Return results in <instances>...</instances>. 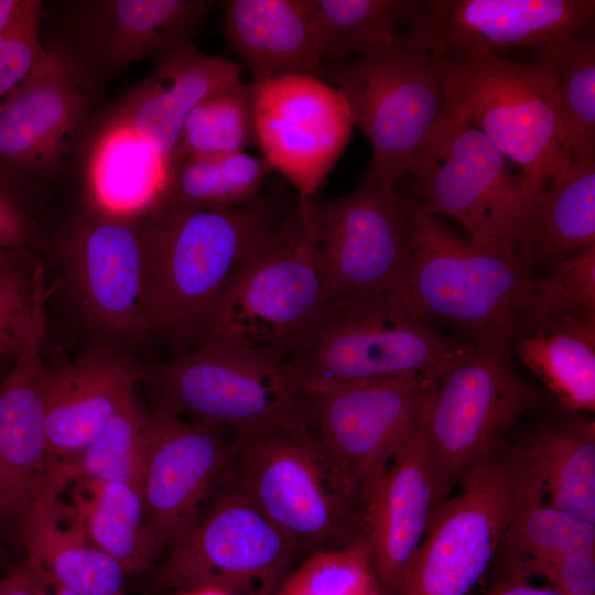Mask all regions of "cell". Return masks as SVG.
I'll use <instances>...</instances> for the list:
<instances>
[{
    "instance_id": "48",
    "label": "cell",
    "mask_w": 595,
    "mask_h": 595,
    "mask_svg": "<svg viewBox=\"0 0 595 595\" xmlns=\"http://www.w3.org/2000/svg\"><path fill=\"white\" fill-rule=\"evenodd\" d=\"M8 372L9 370L8 371L2 370V368L0 367V386L3 382L4 378L7 377Z\"/></svg>"
},
{
    "instance_id": "28",
    "label": "cell",
    "mask_w": 595,
    "mask_h": 595,
    "mask_svg": "<svg viewBox=\"0 0 595 595\" xmlns=\"http://www.w3.org/2000/svg\"><path fill=\"white\" fill-rule=\"evenodd\" d=\"M595 247V156L564 161L539 192L517 246L530 269L550 273L563 260Z\"/></svg>"
},
{
    "instance_id": "10",
    "label": "cell",
    "mask_w": 595,
    "mask_h": 595,
    "mask_svg": "<svg viewBox=\"0 0 595 595\" xmlns=\"http://www.w3.org/2000/svg\"><path fill=\"white\" fill-rule=\"evenodd\" d=\"M324 65L353 126L371 144L368 175L396 188L444 115L445 98L432 54L408 44L402 35L383 51Z\"/></svg>"
},
{
    "instance_id": "26",
    "label": "cell",
    "mask_w": 595,
    "mask_h": 595,
    "mask_svg": "<svg viewBox=\"0 0 595 595\" xmlns=\"http://www.w3.org/2000/svg\"><path fill=\"white\" fill-rule=\"evenodd\" d=\"M223 33L252 83L283 76L326 78L312 0L221 2Z\"/></svg>"
},
{
    "instance_id": "18",
    "label": "cell",
    "mask_w": 595,
    "mask_h": 595,
    "mask_svg": "<svg viewBox=\"0 0 595 595\" xmlns=\"http://www.w3.org/2000/svg\"><path fill=\"white\" fill-rule=\"evenodd\" d=\"M144 217L96 212L75 224L62 249L65 281L84 316L119 337L150 333L143 307Z\"/></svg>"
},
{
    "instance_id": "25",
    "label": "cell",
    "mask_w": 595,
    "mask_h": 595,
    "mask_svg": "<svg viewBox=\"0 0 595 595\" xmlns=\"http://www.w3.org/2000/svg\"><path fill=\"white\" fill-rule=\"evenodd\" d=\"M64 489L47 463L22 526L24 566L79 595H117L122 592L125 573L90 542L69 504L62 499Z\"/></svg>"
},
{
    "instance_id": "3",
    "label": "cell",
    "mask_w": 595,
    "mask_h": 595,
    "mask_svg": "<svg viewBox=\"0 0 595 595\" xmlns=\"http://www.w3.org/2000/svg\"><path fill=\"white\" fill-rule=\"evenodd\" d=\"M472 346L439 332L390 293L328 301L286 359L311 393L405 376L439 381Z\"/></svg>"
},
{
    "instance_id": "24",
    "label": "cell",
    "mask_w": 595,
    "mask_h": 595,
    "mask_svg": "<svg viewBox=\"0 0 595 595\" xmlns=\"http://www.w3.org/2000/svg\"><path fill=\"white\" fill-rule=\"evenodd\" d=\"M145 367L121 354L90 351L48 369L45 433L50 459L79 453L144 380Z\"/></svg>"
},
{
    "instance_id": "23",
    "label": "cell",
    "mask_w": 595,
    "mask_h": 595,
    "mask_svg": "<svg viewBox=\"0 0 595 595\" xmlns=\"http://www.w3.org/2000/svg\"><path fill=\"white\" fill-rule=\"evenodd\" d=\"M156 63L154 73L106 121L160 155L173 173L186 117L205 97L241 83L244 66L223 56L204 55L192 42Z\"/></svg>"
},
{
    "instance_id": "44",
    "label": "cell",
    "mask_w": 595,
    "mask_h": 595,
    "mask_svg": "<svg viewBox=\"0 0 595 595\" xmlns=\"http://www.w3.org/2000/svg\"><path fill=\"white\" fill-rule=\"evenodd\" d=\"M0 595H37L34 578L24 565L0 578Z\"/></svg>"
},
{
    "instance_id": "27",
    "label": "cell",
    "mask_w": 595,
    "mask_h": 595,
    "mask_svg": "<svg viewBox=\"0 0 595 595\" xmlns=\"http://www.w3.org/2000/svg\"><path fill=\"white\" fill-rule=\"evenodd\" d=\"M213 2L101 0L82 6L78 31L96 62L108 68L143 58L156 62L192 42Z\"/></svg>"
},
{
    "instance_id": "36",
    "label": "cell",
    "mask_w": 595,
    "mask_h": 595,
    "mask_svg": "<svg viewBox=\"0 0 595 595\" xmlns=\"http://www.w3.org/2000/svg\"><path fill=\"white\" fill-rule=\"evenodd\" d=\"M556 74L563 145L573 160L595 156V40L593 34L538 47Z\"/></svg>"
},
{
    "instance_id": "42",
    "label": "cell",
    "mask_w": 595,
    "mask_h": 595,
    "mask_svg": "<svg viewBox=\"0 0 595 595\" xmlns=\"http://www.w3.org/2000/svg\"><path fill=\"white\" fill-rule=\"evenodd\" d=\"M18 187L0 171V253L24 249L30 237L26 217L15 196Z\"/></svg>"
},
{
    "instance_id": "16",
    "label": "cell",
    "mask_w": 595,
    "mask_h": 595,
    "mask_svg": "<svg viewBox=\"0 0 595 595\" xmlns=\"http://www.w3.org/2000/svg\"><path fill=\"white\" fill-rule=\"evenodd\" d=\"M594 22V0H413L402 26L429 53H502L593 34Z\"/></svg>"
},
{
    "instance_id": "9",
    "label": "cell",
    "mask_w": 595,
    "mask_h": 595,
    "mask_svg": "<svg viewBox=\"0 0 595 595\" xmlns=\"http://www.w3.org/2000/svg\"><path fill=\"white\" fill-rule=\"evenodd\" d=\"M540 399L515 370L506 344L473 345L439 380L421 426L437 506Z\"/></svg>"
},
{
    "instance_id": "49",
    "label": "cell",
    "mask_w": 595,
    "mask_h": 595,
    "mask_svg": "<svg viewBox=\"0 0 595 595\" xmlns=\"http://www.w3.org/2000/svg\"><path fill=\"white\" fill-rule=\"evenodd\" d=\"M117 595H126L123 592L118 593Z\"/></svg>"
},
{
    "instance_id": "33",
    "label": "cell",
    "mask_w": 595,
    "mask_h": 595,
    "mask_svg": "<svg viewBox=\"0 0 595 595\" xmlns=\"http://www.w3.org/2000/svg\"><path fill=\"white\" fill-rule=\"evenodd\" d=\"M272 171L246 151L219 156H188L173 171L160 207L206 210L255 204Z\"/></svg>"
},
{
    "instance_id": "12",
    "label": "cell",
    "mask_w": 595,
    "mask_h": 595,
    "mask_svg": "<svg viewBox=\"0 0 595 595\" xmlns=\"http://www.w3.org/2000/svg\"><path fill=\"white\" fill-rule=\"evenodd\" d=\"M409 198L367 176L351 193L299 203L329 301L396 293L411 249Z\"/></svg>"
},
{
    "instance_id": "39",
    "label": "cell",
    "mask_w": 595,
    "mask_h": 595,
    "mask_svg": "<svg viewBox=\"0 0 595 595\" xmlns=\"http://www.w3.org/2000/svg\"><path fill=\"white\" fill-rule=\"evenodd\" d=\"M274 595H382L364 534L315 550L292 569Z\"/></svg>"
},
{
    "instance_id": "34",
    "label": "cell",
    "mask_w": 595,
    "mask_h": 595,
    "mask_svg": "<svg viewBox=\"0 0 595 595\" xmlns=\"http://www.w3.org/2000/svg\"><path fill=\"white\" fill-rule=\"evenodd\" d=\"M149 414L134 391L79 453L50 459L65 488L79 480H117L141 490Z\"/></svg>"
},
{
    "instance_id": "5",
    "label": "cell",
    "mask_w": 595,
    "mask_h": 595,
    "mask_svg": "<svg viewBox=\"0 0 595 595\" xmlns=\"http://www.w3.org/2000/svg\"><path fill=\"white\" fill-rule=\"evenodd\" d=\"M328 301L313 234L298 206L268 229L216 302L197 346L288 358Z\"/></svg>"
},
{
    "instance_id": "2",
    "label": "cell",
    "mask_w": 595,
    "mask_h": 595,
    "mask_svg": "<svg viewBox=\"0 0 595 595\" xmlns=\"http://www.w3.org/2000/svg\"><path fill=\"white\" fill-rule=\"evenodd\" d=\"M411 249L396 294L429 324H445L472 345L515 343L524 332L533 282L516 253L444 228L409 198Z\"/></svg>"
},
{
    "instance_id": "29",
    "label": "cell",
    "mask_w": 595,
    "mask_h": 595,
    "mask_svg": "<svg viewBox=\"0 0 595 595\" xmlns=\"http://www.w3.org/2000/svg\"><path fill=\"white\" fill-rule=\"evenodd\" d=\"M171 175L160 155L109 122L93 139L87 187L96 212L143 218L161 205Z\"/></svg>"
},
{
    "instance_id": "7",
    "label": "cell",
    "mask_w": 595,
    "mask_h": 595,
    "mask_svg": "<svg viewBox=\"0 0 595 595\" xmlns=\"http://www.w3.org/2000/svg\"><path fill=\"white\" fill-rule=\"evenodd\" d=\"M143 381L155 402L232 435L313 425L309 393L278 355L201 345L145 367Z\"/></svg>"
},
{
    "instance_id": "13",
    "label": "cell",
    "mask_w": 595,
    "mask_h": 595,
    "mask_svg": "<svg viewBox=\"0 0 595 595\" xmlns=\"http://www.w3.org/2000/svg\"><path fill=\"white\" fill-rule=\"evenodd\" d=\"M437 382L405 376L309 393L331 468L343 491L363 507L374 482L422 426Z\"/></svg>"
},
{
    "instance_id": "35",
    "label": "cell",
    "mask_w": 595,
    "mask_h": 595,
    "mask_svg": "<svg viewBox=\"0 0 595 595\" xmlns=\"http://www.w3.org/2000/svg\"><path fill=\"white\" fill-rule=\"evenodd\" d=\"M320 57L348 60L396 44L413 0H312Z\"/></svg>"
},
{
    "instance_id": "19",
    "label": "cell",
    "mask_w": 595,
    "mask_h": 595,
    "mask_svg": "<svg viewBox=\"0 0 595 595\" xmlns=\"http://www.w3.org/2000/svg\"><path fill=\"white\" fill-rule=\"evenodd\" d=\"M86 122L78 76L53 54L0 104V171L20 186L58 167Z\"/></svg>"
},
{
    "instance_id": "45",
    "label": "cell",
    "mask_w": 595,
    "mask_h": 595,
    "mask_svg": "<svg viewBox=\"0 0 595 595\" xmlns=\"http://www.w3.org/2000/svg\"><path fill=\"white\" fill-rule=\"evenodd\" d=\"M28 0H0V36L17 21Z\"/></svg>"
},
{
    "instance_id": "22",
    "label": "cell",
    "mask_w": 595,
    "mask_h": 595,
    "mask_svg": "<svg viewBox=\"0 0 595 595\" xmlns=\"http://www.w3.org/2000/svg\"><path fill=\"white\" fill-rule=\"evenodd\" d=\"M436 507L420 428L393 455L364 502V537L382 595H401Z\"/></svg>"
},
{
    "instance_id": "43",
    "label": "cell",
    "mask_w": 595,
    "mask_h": 595,
    "mask_svg": "<svg viewBox=\"0 0 595 595\" xmlns=\"http://www.w3.org/2000/svg\"><path fill=\"white\" fill-rule=\"evenodd\" d=\"M484 595H564L554 587H537L524 580L507 576L493 584Z\"/></svg>"
},
{
    "instance_id": "14",
    "label": "cell",
    "mask_w": 595,
    "mask_h": 595,
    "mask_svg": "<svg viewBox=\"0 0 595 595\" xmlns=\"http://www.w3.org/2000/svg\"><path fill=\"white\" fill-rule=\"evenodd\" d=\"M513 507V465L501 446L435 508L401 595H468L497 554Z\"/></svg>"
},
{
    "instance_id": "21",
    "label": "cell",
    "mask_w": 595,
    "mask_h": 595,
    "mask_svg": "<svg viewBox=\"0 0 595 595\" xmlns=\"http://www.w3.org/2000/svg\"><path fill=\"white\" fill-rule=\"evenodd\" d=\"M511 459L515 507L497 552L505 554L508 576L537 574L564 595H595V523L544 505L538 478Z\"/></svg>"
},
{
    "instance_id": "1",
    "label": "cell",
    "mask_w": 595,
    "mask_h": 595,
    "mask_svg": "<svg viewBox=\"0 0 595 595\" xmlns=\"http://www.w3.org/2000/svg\"><path fill=\"white\" fill-rule=\"evenodd\" d=\"M275 221L259 201L144 217L143 307L150 331L178 347L199 344L207 320Z\"/></svg>"
},
{
    "instance_id": "46",
    "label": "cell",
    "mask_w": 595,
    "mask_h": 595,
    "mask_svg": "<svg viewBox=\"0 0 595 595\" xmlns=\"http://www.w3.org/2000/svg\"><path fill=\"white\" fill-rule=\"evenodd\" d=\"M31 575L34 578L37 595H79L65 586L58 585L45 578H41L32 573Z\"/></svg>"
},
{
    "instance_id": "41",
    "label": "cell",
    "mask_w": 595,
    "mask_h": 595,
    "mask_svg": "<svg viewBox=\"0 0 595 595\" xmlns=\"http://www.w3.org/2000/svg\"><path fill=\"white\" fill-rule=\"evenodd\" d=\"M42 3L28 0L17 21L0 36V104L53 57L40 39Z\"/></svg>"
},
{
    "instance_id": "32",
    "label": "cell",
    "mask_w": 595,
    "mask_h": 595,
    "mask_svg": "<svg viewBox=\"0 0 595 595\" xmlns=\"http://www.w3.org/2000/svg\"><path fill=\"white\" fill-rule=\"evenodd\" d=\"M520 361L571 412L595 410V325L524 332Z\"/></svg>"
},
{
    "instance_id": "11",
    "label": "cell",
    "mask_w": 595,
    "mask_h": 595,
    "mask_svg": "<svg viewBox=\"0 0 595 595\" xmlns=\"http://www.w3.org/2000/svg\"><path fill=\"white\" fill-rule=\"evenodd\" d=\"M152 570L156 589L215 587L234 595H274L301 549L230 476Z\"/></svg>"
},
{
    "instance_id": "20",
    "label": "cell",
    "mask_w": 595,
    "mask_h": 595,
    "mask_svg": "<svg viewBox=\"0 0 595 595\" xmlns=\"http://www.w3.org/2000/svg\"><path fill=\"white\" fill-rule=\"evenodd\" d=\"M45 307L0 386V537L21 542L22 526L50 461L42 357Z\"/></svg>"
},
{
    "instance_id": "17",
    "label": "cell",
    "mask_w": 595,
    "mask_h": 595,
    "mask_svg": "<svg viewBox=\"0 0 595 595\" xmlns=\"http://www.w3.org/2000/svg\"><path fill=\"white\" fill-rule=\"evenodd\" d=\"M225 430L188 421L154 402L149 414L141 496L149 534L161 552L194 522L230 474Z\"/></svg>"
},
{
    "instance_id": "38",
    "label": "cell",
    "mask_w": 595,
    "mask_h": 595,
    "mask_svg": "<svg viewBox=\"0 0 595 595\" xmlns=\"http://www.w3.org/2000/svg\"><path fill=\"white\" fill-rule=\"evenodd\" d=\"M524 325V332L595 325V247L563 260L548 277L533 279Z\"/></svg>"
},
{
    "instance_id": "15",
    "label": "cell",
    "mask_w": 595,
    "mask_h": 595,
    "mask_svg": "<svg viewBox=\"0 0 595 595\" xmlns=\"http://www.w3.org/2000/svg\"><path fill=\"white\" fill-rule=\"evenodd\" d=\"M255 84L256 141L263 159L295 188L299 203L317 195L351 136L340 94L323 79L283 76Z\"/></svg>"
},
{
    "instance_id": "40",
    "label": "cell",
    "mask_w": 595,
    "mask_h": 595,
    "mask_svg": "<svg viewBox=\"0 0 595 595\" xmlns=\"http://www.w3.org/2000/svg\"><path fill=\"white\" fill-rule=\"evenodd\" d=\"M47 295L43 267L25 249L0 253V357L23 350Z\"/></svg>"
},
{
    "instance_id": "30",
    "label": "cell",
    "mask_w": 595,
    "mask_h": 595,
    "mask_svg": "<svg viewBox=\"0 0 595 595\" xmlns=\"http://www.w3.org/2000/svg\"><path fill=\"white\" fill-rule=\"evenodd\" d=\"M515 457L534 475L549 506L595 523V422L583 415L545 426Z\"/></svg>"
},
{
    "instance_id": "8",
    "label": "cell",
    "mask_w": 595,
    "mask_h": 595,
    "mask_svg": "<svg viewBox=\"0 0 595 595\" xmlns=\"http://www.w3.org/2000/svg\"><path fill=\"white\" fill-rule=\"evenodd\" d=\"M478 129L444 115L415 154L411 191L430 215L457 220L480 246L517 255L539 190Z\"/></svg>"
},
{
    "instance_id": "31",
    "label": "cell",
    "mask_w": 595,
    "mask_h": 595,
    "mask_svg": "<svg viewBox=\"0 0 595 595\" xmlns=\"http://www.w3.org/2000/svg\"><path fill=\"white\" fill-rule=\"evenodd\" d=\"M69 486L68 504L90 542L125 575L150 570L160 552L147 529L140 488L117 480H79Z\"/></svg>"
},
{
    "instance_id": "37",
    "label": "cell",
    "mask_w": 595,
    "mask_h": 595,
    "mask_svg": "<svg viewBox=\"0 0 595 595\" xmlns=\"http://www.w3.org/2000/svg\"><path fill=\"white\" fill-rule=\"evenodd\" d=\"M257 144L255 84L213 93L188 113L180 138L177 165L188 156H219Z\"/></svg>"
},
{
    "instance_id": "47",
    "label": "cell",
    "mask_w": 595,
    "mask_h": 595,
    "mask_svg": "<svg viewBox=\"0 0 595 595\" xmlns=\"http://www.w3.org/2000/svg\"><path fill=\"white\" fill-rule=\"evenodd\" d=\"M177 595H234L226 591L215 588V587H199L181 591Z\"/></svg>"
},
{
    "instance_id": "6",
    "label": "cell",
    "mask_w": 595,
    "mask_h": 595,
    "mask_svg": "<svg viewBox=\"0 0 595 595\" xmlns=\"http://www.w3.org/2000/svg\"><path fill=\"white\" fill-rule=\"evenodd\" d=\"M230 479L301 550L364 534V507L340 488L313 425L234 435Z\"/></svg>"
},
{
    "instance_id": "4",
    "label": "cell",
    "mask_w": 595,
    "mask_h": 595,
    "mask_svg": "<svg viewBox=\"0 0 595 595\" xmlns=\"http://www.w3.org/2000/svg\"><path fill=\"white\" fill-rule=\"evenodd\" d=\"M431 54L444 111L483 132L537 190L572 159L563 145L558 79L548 60L519 63L499 52Z\"/></svg>"
}]
</instances>
